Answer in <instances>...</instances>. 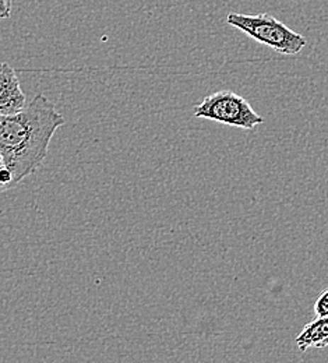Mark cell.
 Listing matches in <instances>:
<instances>
[{
    "label": "cell",
    "mask_w": 328,
    "mask_h": 363,
    "mask_svg": "<svg viewBox=\"0 0 328 363\" xmlns=\"http://www.w3.org/2000/svg\"><path fill=\"white\" fill-rule=\"evenodd\" d=\"M66 123L56 105L43 94L14 115H0V154L17 184L35 174L47 158L56 130Z\"/></svg>",
    "instance_id": "1"
},
{
    "label": "cell",
    "mask_w": 328,
    "mask_h": 363,
    "mask_svg": "<svg viewBox=\"0 0 328 363\" xmlns=\"http://www.w3.org/2000/svg\"><path fill=\"white\" fill-rule=\"evenodd\" d=\"M227 24L242 31L256 43L268 46L281 55H298L307 45V40L267 13H230Z\"/></svg>",
    "instance_id": "2"
},
{
    "label": "cell",
    "mask_w": 328,
    "mask_h": 363,
    "mask_svg": "<svg viewBox=\"0 0 328 363\" xmlns=\"http://www.w3.org/2000/svg\"><path fill=\"white\" fill-rule=\"evenodd\" d=\"M194 118L214 121L242 130H253L264 123V119L242 95L228 90L207 95L194 106Z\"/></svg>",
    "instance_id": "3"
},
{
    "label": "cell",
    "mask_w": 328,
    "mask_h": 363,
    "mask_svg": "<svg viewBox=\"0 0 328 363\" xmlns=\"http://www.w3.org/2000/svg\"><path fill=\"white\" fill-rule=\"evenodd\" d=\"M26 105V94L16 70L9 63L0 62V115H14Z\"/></svg>",
    "instance_id": "4"
},
{
    "label": "cell",
    "mask_w": 328,
    "mask_h": 363,
    "mask_svg": "<svg viewBox=\"0 0 328 363\" xmlns=\"http://www.w3.org/2000/svg\"><path fill=\"white\" fill-rule=\"evenodd\" d=\"M296 345L300 352H306L310 348L320 350L328 347V316L316 318L306 324L296 338Z\"/></svg>",
    "instance_id": "5"
},
{
    "label": "cell",
    "mask_w": 328,
    "mask_h": 363,
    "mask_svg": "<svg viewBox=\"0 0 328 363\" xmlns=\"http://www.w3.org/2000/svg\"><path fill=\"white\" fill-rule=\"evenodd\" d=\"M315 315L316 318L328 316V288L320 294L315 303Z\"/></svg>",
    "instance_id": "6"
},
{
    "label": "cell",
    "mask_w": 328,
    "mask_h": 363,
    "mask_svg": "<svg viewBox=\"0 0 328 363\" xmlns=\"http://www.w3.org/2000/svg\"><path fill=\"white\" fill-rule=\"evenodd\" d=\"M11 14V0H0V20L9 18Z\"/></svg>",
    "instance_id": "7"
},
{
    "label": "cell",
    "mask_w": 328,
    "mask_h": 363,
    "mask_svg": "<svg viewBox=\"0 0 328 363\" xmlns=\"http://www.w3.org/2000/svg\"><path fill=\"white\" fill-rule=\"evenodd\" d=\"M4 165V160H3V155L0 154V168Z\"/></svg>",
    "instance_id": "8"
}]
</instances>
